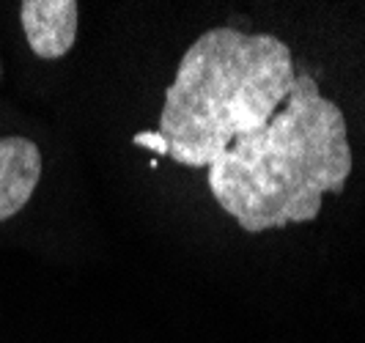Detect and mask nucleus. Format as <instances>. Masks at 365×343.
<instances>
[{"label": "nucleus", "mask_w": 365, "mask_h": 343, "mask_svg": "<svg viewBox=\"0 0 365 343\" xmlns=\"http://www.w3.org/2000/svg\"><path fill=\"white\" fill-rule=\"evenodd\" d=\"M19 19L28 47L44 58H63L77 41L80 6L74 0H22Z\"/></svg>", "instance_id": "obj_3"}, {"label": "nucleus", "mask_w": 365, "mask_h": 343, "mask_svg": "<svg viewBox=\"0 0 365 343\" xmlns=\"http://www.w3.org/2000/svg\"><path fill=\"white\" fill-rule=\"evenodd\" d=\"M41 179V151L28 138H0V222L19 215Z\"/></svg>", "instance_id": "obj_4"}, {"label": "nucleus", "mask_w": 365, "mask_h": 343, "mask_svg": "<svg viewBox=\"0 0 365 343\" xmlns=\"http://www.w3.org/2000/svg\"><path fill=\"white\" fill-rule=\"evenodd\" d=\"M294 55L272 34L212 28L195 39L165 88L160 135L168 157L209 168L237 138L269 124L294 86Z\"/></svg>", "instance_id": "obj_2"}, {"label": "nucleus", "mask_w": 365, "mask_h": 343, "mask_svg": "<svg viewBox=\"0 0 365 343\" xmlns=\"http://www.w3.org/2000/svg\"><path fill=\"white\" fill-rule=\"evenodd\" d=\"M351 163L344 110L297 74L269 124L209 165V190L239 228L261 234L316 220L327 193H344Z\"/></svg>", "instance_id": "obj_1"}, {"label": "nucleus", "mask_w": 365, "mask_h": 343, "mask_svg": "<svg viewBox=\"0 0 365 343\" xmlns=\"http://www.w3.org/2000/svg\"><path fill=\"white\" fill-rule=\"evenodd\" d=\"M135 143L138 145H146V148H154L157 154H165L168 157V143L160 132H138L135 135Z\"/></svg>", "instance_id": "obj_5"}]
</instances>
